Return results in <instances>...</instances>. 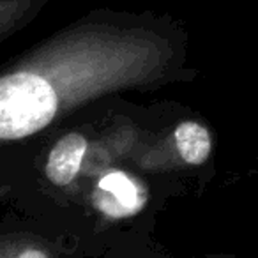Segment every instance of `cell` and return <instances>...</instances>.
<instances>
[{"label":"cell","instance_id":"cell-1","mask_svg":"<svg viewBox=\"0 0 258 258\" xmlns=\"http://www.w3.org/2000/svg\"><path fill=\"white\" fill-rule=\"evenodd\" d=\"M147 43L66 32L0 68V145L25 140L99 92L131 82Z\"/></svg>","mask_w":258,"mask_h":258},{"label":"cell","instance_id":"cell-2","mask_svg":"<svg viewBox=\"0 0 258 258\" xmlns=\"http://www.w3.org/2000/svg\"><path fill=\"white\" fill-rule=\"evenodd\" d=\"M94 204L110 218H127L144 207L145 195L133 179L122 172H111L99 180Z\"/></svg>","mask_w":258,"mask_h":258},{"label":"cell","instance_id":"cell-3","mask_svg":"<svg viewBox=\"0 0 258 258\" xmlns=\"http://www.w3.org/2000/svg\"><path fill=\"white\" fill-rule=\"evenodd\" d=\"M87 152V140L80 133H68L51 147L44 173L53 186L66 187L76 179Z\"/></svg>","mask_w":258,"mask_h":258},{"label":"cell","instance_id":"cell-4","mask_svg":"<svg viewBox=\"0 0 258 258\" xmlns=\"http://www.w3.org/2000/svg\"><path fill=\"white\" fill-rule=\"evenodd\" d=\"M0 258H62L53 242L32 232L0 228Z\"/></svg>","mask_w":258,"mask_h":258},{"label":"cell","instance_id":"cell-5","mask_svg":"<svg viewBox=\"0 0 258 258\" xmlns=\"http://www.w3.org/2000/svg\"><path fill=\"white\" fill-rule=\"evenodd\" d=\"M175 145L180 158L187 165H204L211 156L212 142L207 127L198 122L187 120L177 125L175 129Z\"/></svg>","mask_w":258,"mask_h":258},{"label":"cell","instance_id":"cell-6","mask_svg":"<svg viewBox=\"0 0 258 258\" xmlns=\"http://www.w3.org/2000/svg\"><path fill=\"white\" fill-rule=\"evenodd\" d=\"M41 4L43 0H0V43L23 29Z\"/></svg>","mask_w":258,"mask_h":258},{"label":"cell","instance_id":"cell-7","mask_svg":"<svg viewBox=\"0 0 258 258\" xmlns=\"http://www.w3.org/2000/svg\"><path fill=\"white\" fill-rule=\"evenodd\" d=\"M9 191H11V186H8V184H0V200H4V198L9 195Z\"/></svg>","mask_w":258,"mask_h":258}]
</instances>
